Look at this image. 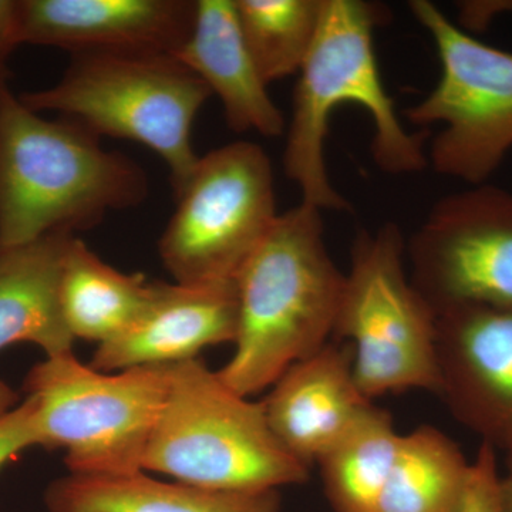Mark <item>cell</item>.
<instances>
[{"label": "cell", "mask_w": 512, "mask_h": 512, "mask_svg": "<svg viewBox=\"0 0 512 512\" xmlns=\"http://www.w3.org/2000/svg\"><path fill=\"white\" fill-rule=\"evenodd\" d=\"M148 192L136 161L77 121L45 119L0 83V248L96 227Z\"/></svg>", "instance_id": "1"}, {"label": "cell", "mask_w": 512, "mask_h": 512, "mask_svg": "<svg viewBox=\"0 0 512 512\" xmlns=\"http://www.w3.org/2000/svg\"><path fill=\"white\" fill-rule=\"evenodd\" d=\"M343 285L322 211L301 202L279 214L235 279V350L217 372L222 382L249 397L322 349L333 338Z\"/></svg>", "instance_id": "2"}, {"label": "cell", "mask_w": 512, "mask_h": 512, "mask_svg": "<svg viewBox=\"0 0 512 512\" xmlns=\"http://www.w3.org/2000/svg\"><path fill=\"white\" fill-rule=\"evenodd\" d=\"M384 19L386 12L375 3L323 0L315 42L299 70L284 170L301 190L302 204L320 211L349 210L330 183L325 161L329 119L339 104L355 103L372 117V156L384 173H419L429 165V134L407 131L380 76L373 33Z\"/></svg>", "instance_id": "3"}, {"label": "cell", "mask_w": 512, "mask_h": 512, "mask_svg": "<svg viewBox=\"0 0 512 512\" xmlns=\"http://www.w3.org/2000/svg\"><path fill=\"white\" fill-rule=\"evenodd\" d=\"M143 471L237 493L278 490L309 478V468L272 433L262 403L234 392L198 359L170 365L167 399Z\"/></svg>", "instance_id": "4"}, {"label": "cell", "mask_w": 512, "mask_h": 512, "mask_svg": "<svg viewBox=\"0 0 512 512\" xmlns=\"http://www.w3.org/2000/svg\"><path fill=\"white\" fill-rule=\"evenodd\" d=\"M211 96L175 56L94 53L72 56L59 82L19 99L36 113L77 121L96 136L150 148L167 164L175 192L200 158L192 127Z\"/></svg>", "instance_id": "5"}, {"label": "cell", "mask_w": 512, "mask_h": 512, "mask_svg": "<svg viewBox=\"0 0 512 512\" xmlns=\"http://www.w3.org/2000/svg\"><path fill=\"white\" fill-rule=\"evenodd\" d=\"M170 386V366L100 372L67 355L30 370L39 446L60 448L77 476L143 471L144 454Z\"/></svg>", "instance_id": "6"}, {"label": "cell", "mask_w": 512, "mask_h": 512, "mask_svg": "<svg viewBox=\"0 0 512 512\" xmlns=\"http://www.w3.org/2000/svg\"><path fill=\"white\" fill-rule=\"evenodd\" d=\"M436 315L406 271L402 229L386 222L360 231L345 274L333 339L349 343L360 390L437 392Z\"/></svg>", "instance_id": "7"}, {"label": "cell", "mask_w": 512, "mask_h": 512, "mask_svg": "<svg viewBox=\"0 0 512 512\" xmlns=\"http://www.w3.org/2000/svg\"><path fill=\"white\" fill-rule=\"evenodd\" d=\"M175 197L158 241L168 274L180 285H234L279 217L264 148L235 141L200 156Z\"/></svg>", "instance_id": "8"}, {"label": "cell", "mask_w": 512, "mask_h": 512, "mask_svg": "<svg viewBox=\"0 0 512 512\" xmlns=\"http://www.w3.org/2000/svg\"><path fill=\"white\" fill-rule=\"evenodd\" d=\"M409 8L436 43L441 76L404 116L414 126L443 124L427 154L437 173L485 184L512 148V53L480 42L429 0Z\"/></svg>", "instance_id": "9"}, {"label": "cell", "mask_w": 512, "mask_h": 512, "mask_svg": "<svg viewBox=\"0 0 512 512\" xmlns=\"http://www.w3.org/2000/svg\"><path fill=\"white\" fill-rule=\"evenodd\" d=\"M410 281L434 315L512 308V192L490 184L441 198L406 242Z\"/></svg>", "instance_id": "10"}, {"label": "cell", "mask_w": 512, "mask_h": 512, "mask_svg": "<svg viewBox=\"0 0 512 512\" xmlns=\"http://www.w3.org/2000/svg\"><path fill=\"white\" fill-rule=\"evenodd\" d=\"M437 392L483 443L512 440V308L460 306L436 316Z\"/></svg>", "instance_id": "11"}, {"label": "cell", "mask_w": 512, "mask_h": 512, "mask_svg": "<svg viewBox=\"0 0 512 512\" xmlns=\"http://www.w3.org/2000/svg\"><path fill=\"white\" fill-rule=\"evenodd\" d=\"M197 0H19L20 45L70 55L180 52L194 26Z\"/></svg>", "instance_id": "12"}, {"label": "cell", "mask_w": 512, "mask_h": 512, "mask_svg": "<svg viewBox=\"0 0 512 512\" xmlns=\"http://www.w3.org/2000/svg\"><path fill=\"white\" fill-rule=\"evenodd\" d=\"M262 402L291 456L311 468L373 406L356 382L349 343L333 339L276 380Z\"/></svg>", "instance_id": "13"}, {"label": "cell", "mask_w": 512, "mask_h": 512, "mask_svg": "<svg viewBox=\"0 0 512 512\" xmlns=\"http://www.w3.org/2000/svg\"><path fill=\"white\" fill-rule=\"evenodd\" d=\"M237 293L234 285L188 286L154 282L140 318L116 339L97 346L93 369L121 372L170 366L197 359L201 350L234 343Z\"/></svg>", "instance_id": "14"}, {"label": "cell", "mask_w": 512, "mask_h": 512, "mask_svg": "<svg viewBox=\"0 0 512 512\" xmlns=\"http://www.w3.org/2000/svg\"><path fill=\"white\" fill-rule=\"evenodd\" d=\"M175 57L217 94L235 133H285L284 114L269 96L268 84L245 45L235 0H197L191 35Z\"/></svg>", "instance_id": "15"}, {"label": "cell", "mask_w": 512, "mask_h": 512, "mask_svg": "<svg viewBox=\"0 0 512 512\" xmlns=\"http://www.w3.org/2000/svg\"><path fill=\"white\" fill-rule=\"evenodd\" d=\"M74 234L53 232L15 247L0 248V350L33 343L56 357L73 353L60 286Z\"/></svg>", "instance_id": "16"}, {"label": "cell", "mask_w": 512, "mask_h": 512, "mask_svg": "<svg viewBox=\"0 0 512 512\" xmlns=\"http://www.w3.org/2000/svg\"><path fill=\"white\" fill-rule=\"evenodd\" d=\"M50 512H279L278 490L237 493L167 483L146 471L120 476H69L46 491Z\"/></svg>", "instance_id": "17"}, {"label": "cell", "mask_w": 512, "mask_h": 512, "mask_svg": "<svg viewBox=\"0 0 512 512\" xmlns=\"http://www.w3.org/2000/svg\"><path fill=\"white\" fill-rule=\"evenodd\" d=\"M154 282L127 275L106 264L79 237H73L64 258L60 299L74 340L97 345L126 332L153 296Z\"/></svg>", "instance_id": "18"}, {"label": "cell", "mask_w": 512, "mask_h": 512, "mask_svg": "<svg viewBox=\"0 0 512 512\" xmlns=\"http://www.w3.org/2000/svg\"><path fill=\"white\" fill-rule=\"evenodd\" d=\"M470 467L460 447L436 427L400 434L379 512H457Z\"/></svg>", "instance_id": "19"}, {"label": "cell", "mask_w": 512, "mask_h": 512, "mask_svg": "<svg viewBox=\"0 0 512 512\" xmlns=\"http://www.w3.org/2000/svg\"><path fill=\"white\" fill-rule=\"evenodd\" d=\"M400 434L392 416L373 404L318 460L326 498L335 512H379Z\"/></svg>", "instance_id": "20"}, {"label": "cell", "mask_w": 512, "mask_h": 512, "mask_svg": "<svg viewBox=\"0 0 512 512\" xmlns=\"http://www.w3.org/2000/svg\"><path fill=\"white\" fill-rule=\"evenodd\" d=\"M322 8L323 0H235L245 45L266 84L299 73Z\"/></svg>", "instance_id": "21"}, {"label": "cell", "mask_w": 512, "mask_h": 512, "mask_svg": "<svg viewBox=\"0 0 512 512\" xmlns=\"http://www.w3.org/2000/svg\"><path fill=\"white\" fill-rule=\"evenodd\" d=\"M500 480L495 448L483 443L471 461L466 491L457 512H500Z\"/></svg>", "instance_id": "22"}, {"label": "cell", "mask_w": 512, "mask_h": 512, "mask_svg": "<svg viewBox=\"0 0 512 512\" xmlns=\"http://www.w3.org/2000/svg\"><path fill=\"white\" fill-rule=\"evenodd\" d=\"M37 404L32 396L0 416V470L30 447L39 446Z\"/></svg>", "instance_id": "23"}, {"label": "cell", "mask_w": 512, "mask_h": 512, "mask_svg": "<svg viewBox=\"0 0 512 512\" xmlns=\"http://www.w3.org/2000/svg\"><path fill=\"white\" fill-rule=\"evenodd\" d=\"M18 46L19 0H0V83H8L10 56Z\"/></svg>", "instance_id": "24"}, {"label": "cell", "mask_w": 512, "mask_h": 512, "mask_svg": "<svg viewBox=\"0 0 512 512\" xmlns=\"http://www.w3.org/2000/svg\"><path fill=\"white\" fill-rule=\"evenodd\" d=\"M498 505L500 512H512V477H501L498 490Z\"/></svg>", "instance_id": "25"}, {"label": "cell", "mask_w": 512, "mask_h": 512, "mask_svg": "<svg viewBox=\"0 0 512 512\" xmlns=\"http://www.w3.org/2000/svg\"><path fill=\"white\" fill-rule=\"evenodd\" d=\"M16 403H18V394L13 392L8 384L0 380V416L16 407Z\"/></svg>", "instance_id": "26"}, {"label": "cell", "mask_w": 512, "mask_h": 512, "mask_svg": "<svg viewBox=\"0 0 512 512\" xmlns=\"http://www.w3.org/2000/svg\"><path fill=\"white\" fill-rule=\"evenodd\" d=\"M505 453H507V468L508 474L507 476L512 477V440L511 443L508 444L507 448H505Z\"/></svg>", "instance_id": "27"}]
</instances>
